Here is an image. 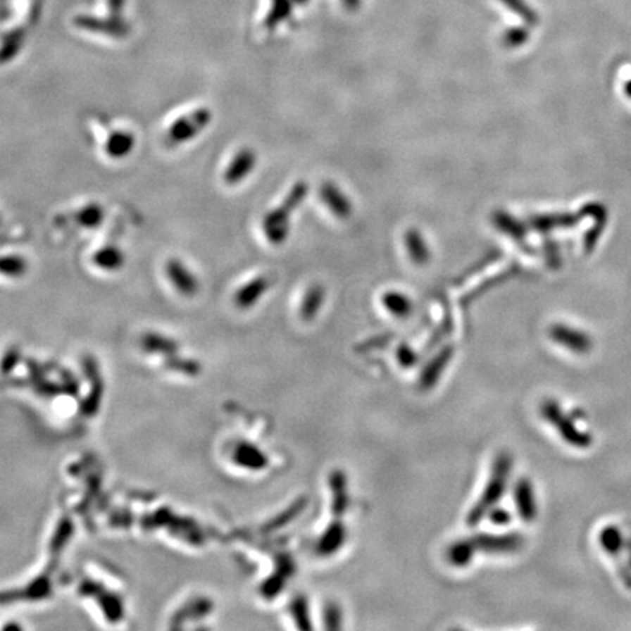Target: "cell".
Returning a JSON list of instances; mask_svg holds the SVG:
<instances>
[{"mask_svg": "<svg viewBox=\"0 0 631 631\" xmlns=\"http://www.w3.org/2000/svg\"><path fill=\"white\" fill-rule=\"evenodd\" d=\"M383 307L396 319H406L411 316L413 306L412 301L406 297V295L396 292V291H387L382 297Z\"/></svg>", "mask_w": 631, "mask_h": 631, "instance_id": "cell-22", "label": "cell"}, {"mask_svg": "<svg viewBox=\"0 0 631 631\" xmlns=\"http://www.w3.org/2000/svg\"><path fill=\"white\" fill-rule=\"evenodd\" d=\"M104 209L100 204H87L73 213V221L82 228H96L104 220Z\"/></svg>", "mask_w": 631, "mask_h": 631, "instance_id": "cell-23", "label": "cell"}, {"mask_svg": "<svg viewBox=\"0 0 631 631\" xmlns=\"http://www.w3.org/2000/svg\"><path fill=\"white\" fill-rule=\"evenodd\" d=\"M325 300V289L320 285L311 287L307 294L304 295L301 307H300V316L306 322H310L316 318V314L322 308Z\"/></svg>", "mask_w": 631, "mask_h": 631, "instance_id": "cell-24", "label": "cell"}, {"mask_svg": "<svg viewBox=\"0 0 631 631\" xmlns=\"http://www.w3.org/2000/svg\"><path fill=\"white\" fill-rule=\"evenodd\" d=\"M287 575H284V573H281V571L278 570L275 573V576H272L270 579H268V582H266V585H265V595L268 596V598H275L276 595L280 594V592H282L284 589H285V583H287Z\"/></svg>", "mask_w": 631, "mask_h": 631, "instance_id": "cell-31", "label": "cell"}, {"mask_svg": "<svg viewBox=\"0 0 631 631\" xmlns=\"http://www.w3.org/2000/svg\"><path fill=\"white\" fill-rule=\"evenodd\" d=\"M542 418L556 428L558 436L570 446L577 449H587L594 439L587 431H582L576 425V420L563 411L560 404L554 399H546L541 405Z\"/></svg>", "mask_w": 631, "mask_h": 631, "instance_id": "cell-2", "label": "cell"}, {"mask_svg": "<svg viewBox=\"0 0 631 631\" xmlns=\"http://www.w3.org/2000/svg\"><path fill=\"white\" fill-rule=\"evenodd\" d=\"M237 461H239L240 465L253 469V470H261L265 469L268 466V458L265 453L250 444H244L239 449V453H237Z\"/></svg>", "mask_w": 631, "mask_h": 631, "instance_id": "cell-26", "label": "cell"}, {"mask_svg": "<svg viewBox=\"0 0 631 631\" xmlns=\"http://www.w3.org/2000/svg\"><path fill=\"white\" fill-rule=\"evenodd\" d=\"M549 337L556 344L564 346L570 352H575L579 355L587 354L592 349V346H594L592 338L586 332L570 327L563 323L552 325L549 329Z\"/></svg>", "mask_w": 631, "mask_h": 631, "instance_id": "cell-5", "label": "cell"}, {"mask_svg": "<svg viewBox=\"0 0 631 631\" xmlns=\"http://www.w3.org/2000/svg\"><path fill=\"white\" fill-rule=\"evenodd\" d=\"M544 249H545V258H546L548 265L552 266V268H558L560 263H561L558 246L554 242L549 240V242H545Z\"/></svg>", "mask_w": 631, "mask_h": 631, "instance_id": "cell-34", "label": "cell"}, {"mask_svg": "<svg viewBox=\"0 0 631 631\" xmlns=\"http://www.w3.org/2000/svg\"><path fill=\"white\" fill-rule=\"evenodd\" d=\"M625 92H627V95L631 98V81L627 82V85H625Z\"/></svg>", "mask_w": 631, "mask_h": 631, "instance_id": "cell-35", "label": "cell"}, {"mask_svg": "<svg viewBox=\"0 0 631 631\" xmlns=\"http://www.w3.org/2000/svg\"><path fill=\"white\" fill-rule=\"evenodd\" d=\"M513 499H515L516 508L519 516L525 522L535 520L538 515V504L535 497V489L527 478H520L513 491Z\"/></svg>", "mask_w": 631, "mask_h": 631, "instance_id": "cell-9", "label": "cell"}, {"mask_svg": "<svg viewBox=\"0 0 631 631\" xmlns=\"http://www.w3.org/2000/svg\"><path fill=\"white\" fill-rule=\"evenodd\" d=\"M306 506H307V500L306 499H300V500H297L295 503H292V506H289L282 515L280 516V518H276L275 520H273V523H272V527L273 529H278V527H282L284 525H287L288 522H291V520H294L295 518H297L300 513L306 508Z\"/></svg>", "mask_w": 631, "mask_h": 631, "instance_id": "cell-30", "label": "cell"}, {"mask_svg": "<svg viewBox=\"0 0 631 631\" xmlns=\"http://www.w3.org/2000/svg\"><path fill=\"white\" fill-rule=\"evenodd\" d=\"M320 197L323 204L330 209L338 218H348L352 212V205L348 197L333 183H323L320 189Z\"/></svg>", "mask_w": 631, "mask_h": 631, "instance_id": "cell-15", "label": "cell"}, {"mask_svg": "<svg viewBox=\"0 0 631 631\" xmlns=\"http://www.w3.org/2000/svg\"><path fill=\"white\" fill-rule=\"evenodd\" d=\"M211 122L212 113L209 108H194L174 120L168 127L167 136L175 145L186 144L194 139L197 135H201Z\"/></svg>", "mask_w": 631, "mask_h": 631, "instance_id": "cell-3", "label": "cell"}, {"mask_svg": "<svg viewBox=\"0 0 631 631\" xmlns=\"http://www.w3.org/2000/svg\"><path fill=\"white\" fill-rule=\"evenodd\" d=\"M477 552H478V549H477L475 544H473L472 538L453 542L447 549L449 564L456 567V568L468 567L472 563L473 557H475Z\"/></svg>", "mask_w": 631, "mask_h": 631, "instance_id": "cell-20", "label": "cell"}, {"mask_svg": "<svg viewBox=\"0 0 631 631\" xmlns=\"http://www.w3.org/2000/svg\"><path fill=\"white\" fill-rule=\"evenodd\" d=\"M405 247L413 263L425 265L430 261V250L420 231L412 228L405 232Z\"/></svg>", "mask_w": 631, "mask_h": 631, "instance_id": "cell-21", "label": "cell"}, {"mask_svg": "<svg viewBox=\"0 0 631 631\" xmlns=\"http://www.w3.org/2000/svg\"><path fill=\"white\" fill-rule=\"evenodd\" d=\"M396 358H398V363H399L404 368H412V367H416V366H417L418 355H417V352L413 351L409 345L402 344V345L398 348V351H396Z\"/></svg>", "mask_w": 631, "mask_h": 631, "instance_id": "cell-32", "label": "cell"}, {"mask_svg": "<svg viewBox=\"0 0 631 631\" xmlns=\"http://www.w3.org/2000/svg\"><path fill=\"white\" fill-rule=\"evenodd\" d=\"M323 625L327 630H341L344 625L342 609L337 602H327L323 608Z\"/></svg>", "mask_w": 631, "mask_h": 631, "instance_id": "cell-29", "label": "cell"}, {"mask_svg": "<svg viewBox=\"0 0 631 631\" xmlns=\"http://www.w3.org/2000/svg\"><path fill=\"white\" fill-rule=\"evenodd\" d=\"M511 456L508 453H500L497 456L494 465H492V472L491 477L484 488V492L481 499L477 501V504L473 506L469 511V515L466 518V523L469 526H477L480 522H482L488 513L491 511V508H494L497 506V503L501 500V497L504 496V492L507 489V484H508V477L511 472Z\"/></svg>", "mask_w": 631, "mask_h": 631, "instance_id": "cell-1", "label": "cell"}, {"mask_svg": "<svg viewBox=\"0 0 631 631\" xmlns=\"http://www.w3.org/2000/svg\"><path fill=\"white\" fill-rule=\"evenodd\" d=\"M92 263L106 272H115L120 270L125 263L126 258L123 250L118 246L106 244L101 249H98L92 256Z\"/></svg>", "mask_w": 631, "mask_h": 631, "instance_id": "cell-16", "label": "cell"}, {"mask_svg": "<svg viewBox=\"0 0 631 631\" xmlns=\"http://www.w3.org/2000/svg\"><path fill=\"white\" fill-rule=\"evenodd\" d=\"M135 145L136 137L130 130L115 129L108 133L104 144V151L110 158L122 160V158H126L127 155L132 154Z\"/></svg>", "mask_w": 631, "mask_h": 631, "instance_id": "cell-13", "label": "cell"}, {"mask_svg": "<svg viewBox=\"0 0 631 631\" xmlns=\"http://www.w3.org/2000/svg\"><path fill=\"white\" fill-rule=\"evenodd\" d=\"M599 542L602 545V548L608 552L611 556H617L618 552L623 548V534L621 530L614 526L609 525L606 527L602 529L601 535H599Z\"/></svg>", "mask_w": 631, "mask_h": 631, "instance_id": "cell-28", "label": "cell"}, {"mask_svg": "<svg viewBox=\"0 0 631 631\" xmlns=\"http://www.w3.org/2000/svg\"><path fill=\"white\" fill-rule=\"evenodd\" d=\"M292 211L287 206L281 205L280 208L273 209L272 212L266 213L263 218V231L266 239L273 243L280 244L285 242L289 231V213Z\"/></svg>", "mask_w": 631, "mask_h": 631, "instance_id": "cell-7", "label": "cell"}, {"mask_svg": "<svg viewBox=\"0 0 631 631\" xmlns=\"http://www.w3.org/2000/svg\"><path fill=\"white\" fill-rule=\"evenodd\" d=\"M269 288V281L265 276H259V278L251 280L249 284L243 285L239 292L235 295V303L242 308H249L254 306L256 301L262 299V295Z\"/></svg>", "mask_w": 631, "mask_h": 631, "instance_id": "cell-19", "label": "cell"}, {"mask_svg": "<svg viewBox=\"0 0 631 631\" xmlns=\"http://www.w3.org/2000/svg\"><path fill=\"white\" fill-rule=\"evenodd\" d=\"M582 211L585 212L586 216H594L595 221H596V223H595V227L587 231V234H586V237H585V240H583L585 250H586L587 253H590L592 250L595 249V244H596V242H598V239H599V235H601L602 230H604L605 225H606L608 213H606V209H605L602 205H599V204H589V205H586L585 208H582Z\"/></svg>", "mask_w": 631, "mask_h": 631, "instance_id": "cell-17", "label": "cell"}, {"mask_svg": "<svg viewBox=\"0 0 631 631\" xmlns=\"http://www.w3.org/2000/svg\"><path fill=\"white\" fill-rule=\"evenodd\" d=\"M165 273L173 287L186 297H192L197 292L199 284H197L196 276L182 261L170 259L165 263Z\"/></svg>", "mask_w": 631, "mask_h": 631, "instance_id": "cell-6", "label": "cell"}, {"mask_svg": "<svg viewBox=\"0 0 631 631\" xmlns=\"http://www.w3.org/2000/svg\"><path fill=\"white\" fill-rule=\"evenodd\" d=\"M451 357H453L451 346H444L442 351H439L436 355H434V358L424 367L421 376H420L418 386L421 390H424V392L431 390L434 386L437 385V382L442 379V374L447 368Z\"/></svg>", "mask_w": 631, "mask_h": 631, "instance_id": "cell-10", "label": "cell"}, {"mask_svg": "<svg viewBox=\"0 0 631 631\" xmlns=\"http://www.w3.org/2000/svg\"><path fill=\"white\" fill-rule=\"evenodd\" d=\"M256 167V154L249 149H240L237 155L230 161L225 173H224V182L227 185H239L244 179H247L249 174Z\"/></svg>", "mask_w": 631, "mask_h": 631, "instance_id": "cell-11", "label": "cell"}, {"mask_svg": "<svg viewBox=\"0 0 631 631\" xmlns=\"http://www.w3.org/2000/svg\"><path fill=\"white\" fill-rule=\"evenodd\" d=\"M289 613H291V617H292L295 625H297V628H300V630H311L313 628L308 601L304 595H297L291 601Z\"/></svg>", "mask_w": 631, "mask_h": 631, "instance_id": "cell-27", "label": "cell"}, {"mask_svg": "<svg viewBox=\"0 0 631 631\" xmlns=\"http://www.w3.org/2000/svg\"><path fill=\"white\" fill-rule=\"evenodd\" d=\"M585 216L583 211L577 215L573 213H545V215H534L530 216L529 224L535 231L546 234L556 228H568L579 223V220Z\"/></svg>", "mask_w": 631, "mask_h": 631, "instance_id": "cell-12", "label": "cell"}, {"mask_svg": "<svg viewBox=\"0 0 631 631\" xmlns=\"http://www.w3.org/2000/svg\"><path fill=\"white\" fill-rule=\"evenodd\" d=\"M348 538V532L341 519L337 518L333 520L320 535L316 549H318L319 556L322 557H332L341 551V548L345 545Z\"/></svg>", "mask_w": 631, "mask_h": 631, "instance_id": "cell-8", "label": "cell"}, {"mask_svg": "<svg viewBox=\"0 0 631 631\" xmlns=\"http://www.w3.org/2000/svg\"><path fill=\"white\" fill-rule=\"evenodd\" d=\"M492 523H494L496 526H506V525H508L510 522H511V515H510V511L508 510H506V508H501V507H494V508H491V511L488 513V516H487Z\"/></svg>", "mask_w": 631, "mask_h": 631, "instance_id": "cell-33", "label": "cell"}, {"mask_svg": "<svg viewBox=\"0 0 631 631\" xmlns=\"http://www.w3.org/2000/svg\"><path fill=\"white\" fill-rule=\"evenodd\" d=\"M28 268V261L21 254L0 256V275L8 276V278H21L27 275Z\"/></svg>", "mask_w": 631, "mask_h": 631, "instance_id": "cell-25", "label": "cell"}, {"mask_svg": "<svg viewBox=\"0 0 631 631\" xmlns=\"http://www.w3.org/2000/svg\"><path fill=\"white\" fill-rule=\"evenodd\" d=\"M477 549L485 554H513L519 551L525 539L518 532H507V534H480L472 538Z\"/></svg>", "mask_w": 631, "mask_h": 631, "instance_id": "cell-4", "label": "cell"}, {"mask_svg": "<svg viewBox=\"0 0 631 631\" xmlns=\"http://www.w3.org/2000/svg\"><path fill=\"white\" fill-rule=\"evenodd\" d=\"M492 223H494L497 230L508 235L510 239L515 240L520 247H525V239L527 234H526V225L523 223L513 218L510 213L504 211H499L492 215Z\"/></svg>", "mask_w": 631, "mask_h": 631, "instance_id": "cell-18", "label": "cell"}, {"mask_svg": "<svg viewBox=\"0 0 631 631\" xmlns=\"http://www.w3.org/2000/svg\"><path fill=\"white\" fill-rule=\"evenodd\" d=\"M329 485L332 489V513L339 519L345 515L349 504L346 475L339 469L333 470L329 477Z\"/></svg>", "mask_w": 631, "mask_h": 631, "instance_id": "cell-14", "label": "cell"}]
</instances>
